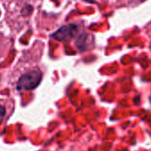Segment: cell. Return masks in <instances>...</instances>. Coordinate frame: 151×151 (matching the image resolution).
<instances>
[{
    "label": "cell",
    "instance_id": "cell-5",
    "mask_svg": "<svg viewBox=\"0 0 151 151\" xmlns=\"http://www.w3.org/2000/svg\"><path fill=\"white\" fill-rule=\"evenodd\" d=\"M0 14H1V12H0Z\"/></svg>",
    "mask_w": 151,
    "mask_h": 151
},
{
    "label": "cell",
    "instance_id": "cell-3",
    "mask_svg": "<svg viewBox=\"0 0 151 151\" xmlns=\"http://www.w3.org/2000/svg\"><path fill=\"white\" fill-rule=\"evenodd\" d=\"M91 43H92V37L90 35H88L86 33L81 34L78 37V39L76 40V45H77L78 49L80 50L81 52L87 50L90 47Z\"/></svg>",
    "mask_w": 151,
    "mask_h": 151
},
{
    "label": "cell",
    "instance_id": "cell-1",
    "mask_svg": "<svg viewBox=\"0 0 151 151\" xmlns=\"http://www.w3.org/2000/svg\"><path fill=\"white\" fill-rule=\"evenodd\" d=\"M42 80V74L39 70H32L23 74L19 78L17 89L23 91H30L35 89Z\"/></svg>",
    "mask_w": 151,
    "mask_h": 151
},
{
    "label": "cell",
    "instance_id": "cell-2",
    "mask_svg": "<svg viewBox=\"0 0 151 151\" xmlns=\"http://www.w3.org/2000/svg\"><path fill=\"white\" fill-rule=\"evenodd\" d=\"M78 30V27L76 24L65 25L56 30L51 37L58 41H68L77 35Z\"/></svg>",
    "mask_w": 151,
    "mask_h": 151
},
{
    "label": "cell",
    "instance_id": "cell-4",
    "mask_svg": "<svg viewBox=\"0 0 151 151\" xmlns=\"http://www.w3.org/2000/svg\"><path fill=\"white\" fill-rule=\"evenodd\" d=\"M6 109L3 106L0 105V124L2 123V121H3V119H4L5 116H6Z\"/></svg>",
    "mask_w": 151,
    "mask_h": 151
}]
</instances>
